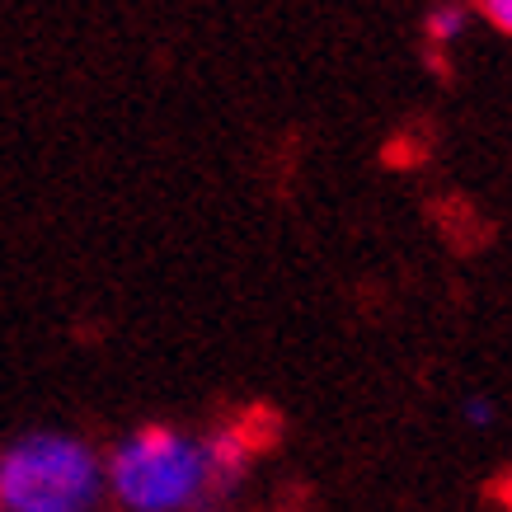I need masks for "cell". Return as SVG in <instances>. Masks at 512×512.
Returning <instances> with one entry per match:
<instances>
[{"label": "cell", "instance_id": "cell-4", "mask_svg": "<svg viewBox=\"0 0 512 512\" xmlns=\"http://www.w3.org/2000/svg\"><path fill=\"white\" fill-rule=\"evenodd\" d=\"M466 24H470V15L461 5H437L433 15H428V38L433 43H456L466 33Z\"/></svg>", "mask_w": 512, "mask_h": 512}, {"label": "cell", "instance_id": "cell-5", "mask_svg": "<svg viewBox=\"0 0 512 512\" xmlns=\"http://www.w3.org/2000/svg\"><path fill=\"white\" fill-rule=\"evenodd\" d=\"M461 419H466L470 428H494V423H498V404L489 400V395H466V404H461Z\"/></svg>", "mask_w": 512, "mask_h": 512}, {"label": "cell", "instance_id": "cell-3", "mask_svg": "<svg viewBox=\"0 0 512 512\" xmlns=\"http://www.w3.org/2000/svg\"><path fill=\"white\" fill-rule=\"evenodd\" d=\"M202 456H207V475H212V498L231 494L235 484L249 475V461H254V433L231 423V428H217V433L202 437Z\"/></svg>", "mask_w": 512, "mask_h": 512}, {"label": "cell", "instance_id": "cell-1", "mask_svg": "<svg viewBox=\"0 0 512 512\" xmlns=\"http://www.w3.org/2000/svg\"><path fill=\"white\" fill-rule=\"evenodd\" d=\"M104 489L118 512H198L212 498L202 437L174 423H141L109 447Z\"/></svg>", "mask_w": 512, "mask_h": 512}, {"label": "cell", "instance_id": "cell-6", "mask_svg": "<svg viewBox=\"0 0 512 512\" xmlns=\"http://www.w3.org/2000/svg\"><path fill=\"white\" fill-rule=\"evenodd\" d=\"M480 15L489 19V24H494V29L512 33V0H489V5H484Z\"/></svg>", "mask_w": 512, "mask_h": 512}, {"label": "cell", "instance_id": "cell-2", "mask_svg": "<svg viewBox=\"0 0 512 512\" xmlns=\"http://www.w3.org/2000/svg\"><path fill=\"white\" fill-rule=\"evenodd\" d=\"M104 456L76 433L29 428L0 447V512H99Z\"/></svg>", "mask_w": 512, "mask_h": 512}]
</instances>
